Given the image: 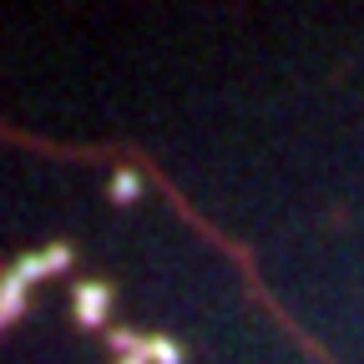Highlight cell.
I'll use <instances>...</instances> for the list:
<instances>
[{
    "label": "cell",
    "instance_id": "cell-1",
    "mask_svg": "<svg viewBox=\"0 0 364 364\" xmlns=\"http://www.w3.org/2000/svg\"><path fill=\"white\" fill-rule=\"evenodd\" d=\"M71 263V248L66 243H51V248H41V253H31V258H21L6 279H0V314L6 318H16L21 309H26V289L36 284V279H46V273H61Z\"/></svg>",
    "mask_w": 364,
    "mask_h": 364
},
{
    "label": "cell",
    "instance_id": "cell-2",
    "mask_svg": "<svg viewBox=\"0 0 364 364\" xmlns=\"http://www.w3.org/2000/svg\"><path fill=\"white\" fill-rule=\"evenodd\" d=\"M107 304H112L107 284H81V289H76V318H81L86 329H97L102 318H107Z\"/></svg>",
    "mask_w": 364,
    "mask_h": 364
},
{
    "label": "cell",
    "instance_id": "cell-3",
    "mask_svg": "<svg viewBox=\"0 0 364 364\" xmlns=\"http://www.w3.org/2000/svg\"><path fill=\"white\" fill-rule=\"evenodd\" d=\"M182 364V349L172 344V339H147V349H142V364Z\"/></svg>",
    "mask_w": 364,
    "mask_h": 364
},
{
    "label": "cell",
    "instance_id": "cell-4",
    "mask_svg": "<svg viewBox=\"0 0 364 364\" xmlns=\"http://www.w3.org/2000/svg\"><path fill=\"white\" fill-rule=\"evenodd\" d=\"M136 193H142V182H136V172H117V182H112V198H117V203H132Z\"/></svg>",
    "mask_w": 364,
    "mask_h": 364
}]
</instances>
